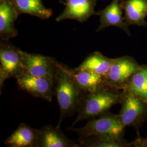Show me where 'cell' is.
I'll use <instances>...</instances> for the list:
<instances>
[{
	"label": "cell",
	"instance_id": "10",
	"mask_svg": "<svg viewBox=\"0 0 147 147\" xmlns=\"http://www.w3.org/2000/svg\"><path fill=\"white\" fill-rule=\"evenodd\" d=\"M123 9L119 0H112L110 3L104 9L96 13L100 17V25L96 30L99 32L109 27H116L126 32L129 36L131 33L129 26L126 25Z\"/></svg>",
	"mask_w": 147,
	"mask_h": 147
},
{
	"label": "cell",
	"instance_id": "19",
	"mask_svg": "<svg viewBox=\"0 0 147 147\" xmlns=\"http://www.w3.org/2000/svg\"><path fill=\"white\" fill-rule=\"evenodd\" d=\"M79 147H131V143L124 138H111L88 137L79 138Z\"/></svg>",
	"mask_w": 147,
	"mask_h": 147
},
{
	"label": "cell",
	"instance_id": "11",
	"mask_svg": "<svg viewBox=\"0 0 147 147\" xmlns=\"http://www.w3.org/2000/svg\"><path fill=\"white\" fill-rule=\"evenodd\" d=\"M64 67L84 93L94 92L107 87L105 76L88 70L70 68L65 65Z\"/></svg>",
	"mask_w": 147,
	"mask_h": 147
},
{
	"label": "cell",
	"instance_id": "3",
	"mask_svg": "<svg viewBox=\"0 0 147 147\" xmlns=\"http://www.w3.org/2000/svg\"><path fill=\"white\" fill-rule=\"evenodd\" d=\"M125 128L119 115L109 112L102 116L90 119L86 125L82 127H69L68 130L76 133L79 138H124Z\"/></svg>",
	"mask_w": 147,
	"mask_h": 147
},
{
	"label": "cell",
	"instance_id": "15",
	"mask_svg": "<svg viewBox=\"0 0 147 147\" xmlns=\"http://www.w3.org/2000/svg\"><path fill=\"white\" fill-rule=\"evenodd\" d=\"M38 137V130L21 123L5 140V144L11 147H37Z\"/></svg>",
	"mask_w": 147,
	"mask_h": 147
},
{
	"label": "cell",
	"instance_id": "18",
	"mask_svg": "<svg viewBox=\"0 0 147 147\" xmlns=\"http://www.w3.org/2000/svg\"><path fill=\"white\" fill-rule=\"evenodd\" d=\"M147 103V65H142L132 75L126 88Z\"/></svg>",
	"mask_w": 147,
	"mask_h": 147
},
{
	"label": "cell",
	"instance_id": "8",
	"mask_svg": "<svg viewBox=\"0 0 147 147\" xmlns=\"http://www.w3.org/2000/svg\"><path fill=\"white\" fill-rule=\"evenodd\" d=\"M19 89L36 98L49 102L55 95L54 82L49 79L33 76L25 72L16 79Z\"/></svg>",
	"mask_w": 147,
	"mask_h": 147
},
{
	"label": "cell",
	"instance_id": "6",
	"mask_svg": "<svg viewBox=\"0 0 147 147\" xmlns=\"http://www.w3.org/2000/svg\"><path fill=\"white\" fill-rule=\"evenodd\" d=\"M141 66L131 56H124L115 58L105 77L107 86L111 88L124 90L132 75L140 68Z\"/></svg>",
	"mask_w": 147,
	"mask_h": 147
},
{
	"label": "cell",
	"instance_id": "9",
	"mask_svg": "<svg viewBox=\"0 0 147 147\" xmlns=\"http://www.w3.org/2000/svg\"><path fill=\"white\" fill-rule=\"evenodd\" d=\"M98 0H65L63 12L57 17L56 21L70 19L80 22L87 21L91 16L96 15L95 7Z\"/></svg>",
	"mask_w": 147,
	"mask_h": 147
},
{
	"label": "cell",
	"instance_id": "20",
	"mask_svg": "<svg viewBox=\"0 0 147 147\" xmlns=\"http://www.w3.org/2000/svg\"><path fill=\"white\" fill-rule=\"evenodd\" d=\"M131 147H147V137L142 138L138 135L136 138L131 142Z\"/></svg>",
	"mask_w": 147,
	"mask_h": 147
},
{
	"label": "cell",
	"instance_id": "12",
	"mask_svg": "<svg viewBox=\"0 0 147 147\" xmlns=\"http://www.w3.org/2000/svg\"><path fill=\"white\" fill-rule=\"evenodd\" d=\"M59 127L49 125L38 129L37 147H79Z\"/></svg>",
	"mask_w": 147,
	"mask_h": 147
},
{
	"label": "cell",
	"instance_id": "4",
	"mask_svg": "<svg viewBox=\"0 0 147 147\" xmlns=\"http://www.w3.org/2000/svg\"><path fill=\"white\" fill-rule=\"evenodd\" d=\"M22 51L9 40L0 42V88L1 92L6 80L16 79L25 72L22 63Z\"/></svg>",
	"mask_w": 147,
	"mask_h": 147
},
{
	"label": "cell",
	"instance_id": "1",
	"mask_svg": "<svg viewBox=\"0 0 147 147\" xmlns=\"http://www.w3.org/2000/svg\"><path fill=\"white\" fill-rule=\"evenodd\" d=\"M54 90L60 111L56 126L60 127L64 119L77 112L84 93L67 71L64 65L59 63L55 76Z\"/></svg>",
	"mask_w": 147,
	"mask_h": 147
},
{
	"label": "cell",
	"instance_id": "2",
	"mask_svg": "<svg viewBox=\"0 0 147 147\" xmlns=\"http://www.w3.org/2000/svg\"><path fill=\"white\" fill-rule=\"evenodd\" d=\"M123 90L106 87L92 93H84L77 111L78 116L73 126L79 121L90 120L110 112L117 104L121 103Z\"/></svg>",
	"mask_w": 147,
	"mask_h": 147
},
{
	"label": "cell",
	"instance_id": "21",
	"mask_svg": "<svg viewBox=\"0 0 147 147\" xmlns=\"http://www.w3.org/2000/svg\"><path fill=\"white\" fill-rule=\"evenodd\" d=\"M119 1H121V2H122V1H124V0H119Z\"/></svg>",
	"mask_w": 147,
	"mask_h": 147
},
{
	"label": "cell",
	"instance_id": "7",
	"mask_svg": "<svg viewBox=\"0 0 147 147\" xmlns=\"http://www.w3.org/2000/svg\"><path fill=\"white\" fill-rule=\"evenodd\" d=\"M25 72L33 76L49 79L54 82L58 62L55 58L38 53H22Z\"/></svg>",
	"mask_w": 147,
	"mask_h": 147
},
{
	"label": "cell",
	"instance_id": "13",
	"mask_svg": "<svg viewBox=\"0 0 147 147\" xmlns=\"http://www.w3.org/2000/svg\"><path fill=\"white\" fill-rule=\"evenodd\" d=\"M18 13L10 0H0V37L1 40H9L16 37L15 21Z\"/></svg>",
	"mask_w": 147,
	"mask_h": 147
},
{
	"label": "cell",
	"instance_id": "17",
	"mask_svg": "<svg viewBox=\"0 0 147 147\" xmlns=\"http://www.w3.org/2000/svg\"><path fill=\"white\" fill-rule=\"evenodd\" d=\"M19 15L22 14L45 20L51 17L53 11L46 8L42 0H10Z\"/></svg>",
	"mask_w": 147,
	"mask_h": 147
},
{
	"label": "cell",
	"instance_id": "14",
	"mask_svg": "<svg viewBox=\"0 0 147 147\" xmlns=\"http://www.w3.org/2000/svg\"><path fill=\"white\" fill-rule=\"evenodd\" d=\"M126 25L146 28L147 23V0H124L121 2Z\"/></svg>",
	"mask_w": 147,
	"mask_h": 147
},
{
	"label": "cell",
	"instance_id": "16",
	"mask_svg": "<svg viewBox=\"0 0 147 147\" xmlns=\"http://www.w3.org/2000/svg\"><path fill=\"white\" fill-rule=\"evenodd\" d=\"M115 60V58L107 57L100 52L96 51L88 55L76 69L88 70L106 77Z\"/></svg>",
	"mask_w": 147,
	"mask_h": 147
},
{
	"label": "cell",
	"instance_id": "5",
	"mask_svg": "<svg viewBox=\"0 0 147 147\" xmlns=\"http://www.w3.org/2000/svg\"><path fill=\"white\" fill-rule=\"evenodd\" d=\"M121 109L118 114L126 127L132 126L138 131L147 119V103L127 90H123Z\"/></svg>",
	"mask_w": 147,
	"mask_h": 147
}]
</instances>
